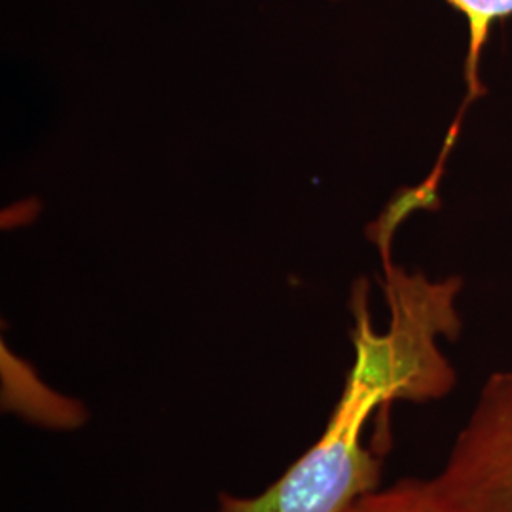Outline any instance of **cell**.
Here are the masks:
<instances>
[{"instance_id": "4", "label": "cell", "mask_w": 512, "mask_h": 512, "mask_svg": "<svg viewBox=\"0 0 512 512\" xmlns=\"http://www.w3.org/2000/svg\"><path fill=\"white\" fill-rule=\"evenodd\" d=\"M454 8L467 23V57H465V80L469 97L484 93L480 80V63L490 40L495 23L512 18V0H444Z\"/></svg>"}, {"instance_id": "1", "label": "cell", "mask_w": 512, "mask_h": 512, "mask_svg": "<svg viewBox=\"0 0 512 512\" xmlns=\"http://www.w3.org/2000/svg\"><path fill=\"white\" fill-rule=\"evenodd\" d=\"M459 289V279L433 283L385 266L391 321L378 332L366 308L365 285H355V359L323 435L262 494L222 492L215 512H342L378 490L382 463L365 446L368 421L397 401L429 403L454 389L456 372L440 351L439 338L459 334Z\"/></svg>"}, {"instance_id": "3", "label": "cell", "mask_w": 512, "mask_h": 512, "mask_svg": "<svg viewBox=\"0 0 512 512\" xmlns=\"http://www.w3.org/2000/svg\"><path fill=\"white\" fill-rule=\"evenodd\" d=\"M2 410L38 427L73 431L88 421L86 404L44 384L37 372L2 344Z\"/></svg>"}, {"instance_id": "5", "label": "cell", "mask_w": 512, "mask_h": 512, "mask_svg": "<svg viewBox=\"0 0 512 512\" xmlns=\"http://www.w3.org/2000/svg\"><path fill=\"white\" fill-rule=\"evenodd\" d=\"M342 512H444L429 480L403 478L389 488L361 495Z\"/></svg>"}, {"instance_id": "2", "label": "cell", "mask_w": 512, "mask_h": 512, "mask_svg": "<svg viewBox=\"0 0 512 512\" xmlns=\"http://www.w3.org/2000/svg\"><path fill=\"white\" fill-rule=\"evenodd\" d=\"M429 486L444 512H512V370L480 387Z\"/></svg>"}]
</instances>
